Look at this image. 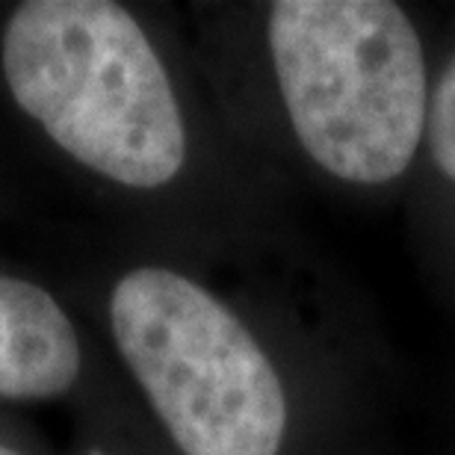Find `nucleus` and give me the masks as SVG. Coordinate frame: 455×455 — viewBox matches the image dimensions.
<instances>
[{
  "instance_id": "7ed1b4c3",
  "label": "nucleus",
  "mask_w": 455,
  "mask_h": 455,
  "mask_svg": "<svg viewBox=\"0 0 455 455\" xmlns=\"http://www.w3.org/2000/svg\"><path fill=\"white\" fill-rule=\"evenodd\" d=\"M113 338L184 455H278L287 399L275 367L216 296L142 267L110 299Z\"/></svg>"
},
{
  "instance_id": "39448f33",
  "label": "nucleus",
  "mask_w": 455,
  "mask_h": 455,
  "mask_svg": "<svg viewBox=\"0 0 455 455\" xmlns=\"http://www.w3.org/2000/svg\"><path fill=\"white\" fill-rule=\"evenodd\" d=\"M429 142L441 172L455 184V57L443 68L429 107Z\"/></svg>"
},
{
  "instance_id": "0eeeda50",
  "label": "nucleus",
  "mask_w": 455,
  "mask_h": 455,
  "mask_svg": "<svg viewBox=\"0 0 455 455\" xmlns=\"http://www.w3.org/2000/svg\"><path fill=\"white\" fill-rule=\"evenodd\" d=\"M86 455H104V452H86Z\"/></svg>"
},
{
  "instance_id": "20e7f679",
  "label": "nucleus",
  "mask_w": 455,
  "mask_h": 455,
  "mask_svg": "<svg viewBox=\"0 0 455 455\" xmlns=\"http://www.w3.org/2000/svg\"><path fill=\"white\" fill-rule=\"evenodd\" d=\"M77 372V331L57 299L30 281L0 275V396H60Z\"/></svg>"
},
{
  "instance_id": "f03ea898",
  "label": "nucleus",
  "mask_w": 455,
  "mask_h": 455,
  "mask_svg": "<svg viewBox=\"0 0 455 455\" xmlns=\"http://www.w3.org/2000/svg\"><path fill=\"white\" fill-rule=\"evenodd\" d=\"M269 51L302 148L334 178L385 184L426 127V66L411 18L390 0H278Z\"/></svg>"
},
{
  "instance_id": "423d86ee",
  "label": "nucleus",
  "mask_w": 455,
  "mask_h": 455,
  "mask_svg": "<svg viewBox=\"0 0 455 455\" xmlns=\"http://www.w3.org/2000/svg\"><path fill=\"white\" fill-rule=\"evenodd\" d=\"M0 455H18V452H12L9 447H0Z\"/></svg>"
},
{
  "instance_id": "f257e3e1",
  "label": "nucleus",
  "mask_w": 455,
  "mask_h": 455,
  "mask_svg": "<svg viewBox=\"0 0 455 455\" xmlns=\"http://www.w3.org/2000/svg\"><path fill=\"white\" fill-rule=\"evenodd\" d=\"M15 104L86 169L133 189L169 184L187 133L148 36L110 0H30L4 30Z\"/></svg>"
}]
</instances>
